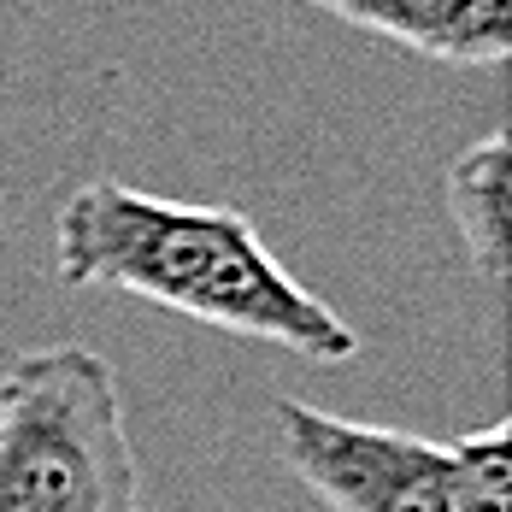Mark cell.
Wrapping results in <instances>:
<instances>
[{"instance_id":"cell-5","label":"cell","mask_w":512,"mask_h":512,"mask_svg":"<svg viewBox=\"0 0 512 512\" xmlns=\"http://www.w3.org/2000/svg\"><path fill=\"white\" fill-rule=\"evenodd\" d=\"M507 130H489L483 142H471L465 154L448 159L442 177V206L454 218V236L465 248V265L501 289L507 283V248H512V224H507Z\"/></svg>"},{"instance_id":"cell-1","label":"cell","mask_w":512,"mask_h":512,"mask_svg":"<svg viewBox=\"0 0 512 512\" xmlns=\"http://www.w3.org/2000/svg\"><path fill=\"white\" fill-rule=\"evenodd\" d=\"M53 271L71 289H118L312 365L359 354V330L265 248L236 206L165 201L118 177H89L53 212Z\"/></svg>"},{"instance_id":"cell-4","label":"cell","mask_w":512,"mask_h":512,"mask_svg":"<svg viewBox=\"0 0 512 512\" xmlns=\"http://www.w3.org/2000/svg\"><path fill=\"white\" fill-rule=\"evenodd\" d=\"M354 30L436 65H501L512 53V0H307Z\"/></svg>"},{"instance_id":"cell-3","label":"cell","mask_w":512,"mask_h":512,"mask_svg":"<svg viewBox=\"0 0 512 512\" xmlns=\"http://www.w3.org/2000/svg\"><path fill=\"white\" fill-rule=\"evenodd\" d=\"M277 460L330 512H512V424L430 442L389 424L277 401Z\"/></svg>"},{"instance_id":"cell-2","label":"cell","mask_w":512,"mask_h":512,"mask_svg":"<svg viewBox=\"0 0 512 512\" xmlns=\"http://www.w3.org/2000/svg\"><path fill=\"white\" fill-rule=\"evenodd\" d=\"M0 512H148L106 354L59 342L0 377Z\"/></svg>"}]
</instances>
